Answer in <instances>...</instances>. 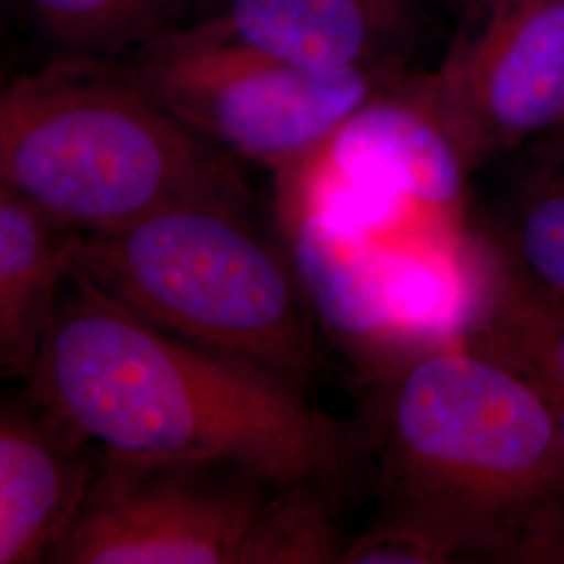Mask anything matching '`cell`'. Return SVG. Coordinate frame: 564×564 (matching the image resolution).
I'll return each instance as SVG.
<instances>
[{"instance_id": "obj_1", "label": "cell", "mask_w": 564, "mask_h": 564, "mask_svg": "<svg viewBox=\"0 0 564 564\" xmlns=\"http://www.w3.org/2000/svg\"><path fill=\"white\" fill-rule=\"evenodd\" d=\"M21 384L82 444L142 463L228 464L270 484L335 487L362 454V431L302 383L165 333L76 268Z\"/></svg>"}, {"instance_id": "obj_2", "label": "cell", "mask_w": 564, "mask_h": 564, "mask_svg": "<svg viewBox=\"0 0 564 564\" xmlns=\"http://www.w3.org/2000/svg\"><path fill=\"white\" fill-rule=\"evenodd\" d=\"M368 384L383 512L445 563H564V442L519 370L458 335Z\"/></svg>"}, {"instance_id": "obj_3", "label": "cell", "mask_w": 564, "mask_h": 564, "mask_svg": "<svg viewBox=\"0 0 564 564\" xmlns=\"http://www.w3.org/2000/svg\"><path fill=\"white\" fill-rule=\"evenodd\" d=\"M0 191L76 235L163 205L251 197L237 160L158 101L123 59L53 57L0 84Z\"/></svg>"}, {"instance_id": "obj_4", "label": "cell", "mask_w": 564, "mask_h": 564, "mask_svg": "<svg viewBox=\"0 0 564 564\" xmlns=\"http://www.w3.org/2000/svg\"><path fill=\"white\" fill-rule=\"evenodd\" d=\"M249 205L195 197L78 235L74 268L165 333L305 384L323 370L321 330L281 242L251 223Z\"/></svg>"}, {"instance_id": "obj_5", "label": "cell", "mask_w": 564, "mask_h": 564, "mask_svg": "<svg viewBox=\"0 0 564 564\" xmlns=\"http://www.w3.org/2000/svg\"><path fill=\"white\" fill-rule=\"evenodd\" d=\"M123 61L188 128L270 174L305 160L364 105L410 78L405 65L307 69L235 41L205 21L167 28Z\"/></svg>"}, {"instance_id": "obj_6", "label": "cell", "mask_w": 564, "mask_h": 564, "mask_svg": "<svg viewBox=\"0 0 564 564\" xmlns=\"http://www.w3.org/2000/svg\"><path fill=\"white\" fill-rule=\"evenodd\" d=\"M276 487L228 464L95 452L78 508L46 564H245Z\"/></svg>"}, {"instance_id": "obj_7", "label": "cell", "mask_w": 564, "mask_h": 564, "mask_svg": "<svg viewBox=\"0 0 564 564\" xmlns=\"http://www.w3.org/2000/svg\"><path fill=\"white\" fill-rule=\"evenodd\" d=\"M470 167L419 76L364 105L302 162L274 176V188L323 203L372 237L470 235Z\"/></svg>"}, {"instance_id": "obj_8", "label": "cell", "mask_w": 564, "mask_h": 564, "mask_svg": "<svg viewBox=\"0 0 564 564\" xmlns=\"http://www.w3.org/2000/svg\"><path fill=\"white\" fill-rule=\"evenodd\" d=\"M419 76L470 170L564 128V0H494Z\"/></svg>"}, {"instance_id": "obj_9", "label": "cell", "mask_w": 564, "mask_h": 564, "mask_svg": "<svg viewBox=\"0 0 564 564\" xmlns=\"http://www.w3.org/2000/svg\"><path fill=\"white\" fill-rule=\"evenodd\" d=\"M279 242L312 318L366 383L433 339L405 302L393 258L351 218L274 188Z\"/></svg>"}, {"instance_id": "obj_10", "label": "cell", "mask_w": 564, "mask_h": 564, "mask_svg": "<svg viewBox=\"0 0 564 564\" xmlns=\"http://www.w3.org/2000/svg\"><path fill=\"white\" fill-rule=\"evenodd\" d=\"M205 23L276 59L318 69L402 67L416 0H216Z\"/></svg>"}, {"instance_id": "obj_11", "label": "cell", "mask_w": 564, "mask_h": 564, "mask_svg": "<svg viewBox=\"0 0 564 564\" xmlns=\"http://www.w3.org/2000/svg\"><path fill=\"white\" fill-rule=\"evenodd\" d=\"M95 463L59 421L0 389V564H41L72 521Z\"/></svg>"}, {"instance_id": "obj_12", "label": "cell", "mask_w": 564, "mask_h": 564, "mask_svg": "<svg viewBox=\"0 0 564 564\" xmlns=\"http://www.w3.org/2000/svg\"><path fill=\"white\" fill-rule=\"evenodd\" d=\"M463 337L523 375L564 442V305L524 274L498 232L487 237L484 276Z\"/></svg>"}, {"instance_id": "obj_13", "label": "cell", "mask_w": 564, "mask_h": 564, "mask_svg": "<svg viewBox=\"0 0 564 564\" xmlns=\"http://www.w3.org/2000/svg\"><path fill=\"white\" fill-rule=\"evenodd\" d=\"M78 235L0 191V379L20 381L36 358Z\"/></svg>"}, {"instance_id": "obj_14", "label": "cell", "mask_w": 564, "mask_h": 564, "mask_svg": "<svg viewBox=\"0 0 564 564\" xmlns=\"http://www.w3.org/2000/svg\"><path fill=\"white\" fill-rule=\"evenodd\" d=\"M53 57L123 59L165 32L176 0H20Z\"/></svg>"}, {"instance_id": "obj_15", "label": "cell", "mask_w": 564, "mask_h": 564, "mask_svg": "<svg viewBox=\"0 0 564 564\" xmlns=\"http://www.w3.org/2000/svg\"><path fill=\"white\" fill-rule=\"evenodd\" d=\"M330 485H279L253 531L245 564L341 563L343 540Z\"/></svg>"}, {"instance_id": "obj_16", "label": "cell", "mask_w": 564, "mask_h": 564, "mask_svg": "<svg viewBox=\"0 0 564 564\" xmlns=\"http://www.w3.org/2000/svg\"><path fill=\"white\" fill-rule=\"evenodd\" d=\"M498 235L524 274L564 305V167L535 170L519 186Z\"/></svg>"}, {"instance_id": "obj_17", "label": "cell", "mask_w": 564, "mask_h": 564, "mask_svg": "<svg viewBox=\"0 0 564 564\" xmlns=\"http://www.w3.org/2000/svg\"><path fill=\"white\" fill-rule=\"evenodd\" d=\"M25 23L20 0H0V67L9 57L15 32Z\"/></svg>"}, {"instance_id": "obj_18", "label": "cell", "mask_w": 564, "mask_h": 564, "mask_svg": "<svg viewBox=\"0 0 564 564\" xmlns=\"http://www.w3.org/2000/svg\"><path fill=\"white\" fill-rule=\"evenodd\" d=\"M550 151H552V155H554V160H556V165H561L564 167V128L563 130H558V132H554V134H550Z\"/></svg>"}, {"instance_id": "obj_19", "label": "cell", "mask_w": 564, "mask_h": 564, "mask_svg": "<svg viewBox=\"0 0 564 564\" xmlns=\"http://www.w3.org/2000/svg\"><path fill=\"white\" fill-rule=\"evenodd\" d=\"M460 4H464L468 11H473V13H477V11H481L484 7H487L489 2H494V0H458Z\"/></svg>"}]
</instances>
